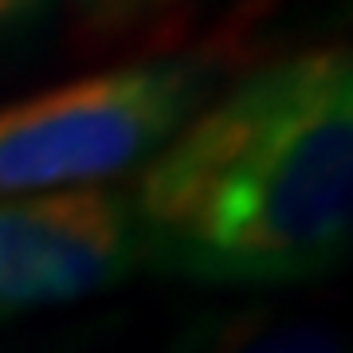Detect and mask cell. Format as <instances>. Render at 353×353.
Listing matches in <instances>:
<instances>
[{
  "label": "cell",
  "instance_id": "obj_1",
  "mask_svg": "<svg viewBox=\"0 0 353 353\" xmlns=\"http://www.w3.org/2000/svg\"><path fill=\"white\" fill-rule=\"evenodd\" d=\"M141 267L212 287L334 275L353 240V55L290 51L248 71L138 169Z\"/></svg>",
  "mask_w": 353,
  "mask_h": 353
},
{
  "label": "cell",
  "instance_id": "obj_2",
  "mask_svg": "<svg viewBox=\"0 0 353 353\" xmlns=\"http://www.w3.org/2000/svg\"><path fill=\"white\" fill-rule=\"evenodd\" d=\"M216 87L208 55L138 59L0 106V201L110 189L153 161Z\"/></svg>",
  "mask_w": 353,
  "mask_h": 353
},
{
  "label": "cell",
  "instance_id": "obj_3",
  "mask_svg": "<svg viewBox=\"0 0 353 353\" xmlns=\"http://www.w3.org/2000/svg\"><path fill=\"white\" fill-rule=\"evenodd\" d=\"M138 267L141 240L126 192L0 201V326L102 294Z\"/></svg>",
  "mask_w": 353,
  "mask_h": 353
},
{
  "label": "cell",
  "instance_id": "obj_4",
  "mask_svg": "<svg viewBox=\"0 0 353 353\" xmlns=\"http://www.w3.org/2000/svg\"><path fill=\"white\" fill-rule=\"evenodd\" d=\"M192 353H345V341L322 318L255 306L208 326Z\"/></svg>",
  "mask_w": 353,
  "mask_h": 353
},
{
  "label": "cell",
  "instance_id": "obj_5",
  "mask_svg": "<svg viewBox=\"0 0 353 353\" xmlns=\"http://www.w3.org/2000/svg\"><path fill=\"white\" fill-rule=\"evenodd\" d=\"M43 8H48V0H0V36L32 24Z\"/></svg>",
  "mask_w": 353,
  "mask_h": 353
},
{
  "label": "cell",
  "instance_id": "obj_6",
  "mask_svg": "<svg viewBox=\"0 0 353 353\" xmlns=\"http://www.w3.org/2000/svg\"><path fill=\"white\" fill-rule=\"evenodd\" d=\"M150 4H161V0H79V8L87 16H99V20H122V16L141 12Z\"/></svg>",
  "mask_w": 353,
  "mask_h": 353
}]
</instances>
